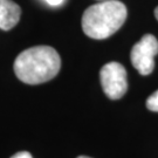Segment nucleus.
I'll use <instances>...</instances> for the list:
<instances>
[{
	"instance_id": "1",
	"label": "nucleus",
	"mask_w": 158,
	"mask_h": 158,
	"mask_svg": "<svg viewBox=\"0 0 158 158\" xmlns=\"http://www.w3.org/2000/svg\"><path fill=\"white\" fill-rule=\"evenodd\" d=\"M13 68L21 82L32 85H40L54 79L59 74L61 59L53 47L36 46L21 52L15 59Z\"/></svg>"
},
{
	"instance_id": "2",
	"label": "nucleus",
	"mask_w": 158,
	"mask_h": 158,
	"mask_svg": "<svg viewBox=\"0 0 158 158\" xmlns=\"http://www.w3.org/2000/svg\"><path fill=\"white\" fill-rule=\"evenodd\" d=\"M127 14V7L123 2L118 0H103L85 11L82 29L91 39H107L123 26Z\"/></svg>"
},
{
	"instance_id": "3",
	"label": "nucleus",
	"mask_w": 158,
	"mask_h": 158,
	"mask_svg": "<svg viewBox=\"0 0 158 158\" xmlns=\"http://www.w3.org/2000/svg\"><path fill=\"white\" fill-rule=\"evenodd\" d=\"M102 89L110 100H119L128 90L127 70L118 62H109L100 72Z\"/></svg>"
},
{
	"instance_id": "4",
	"label": "nucleus",
	"mask_w": 158,
	"mask_h": 158,
	"mask_svg": "<svg viewBox=\"0 0 158 158\" xmlns=\"http://www.w3.org/2000/svg\"><path fill=\"white\" fill-rule=\"evenodd\" d=\"M157 54L158 40L152 34H145L131 49V63L141 75L147 76L153 72Z\"/></svg>"
},
{
	"instance_id": "5",
	"label": "nucleus",
	"mask_w": 158,
	"mask_h": 158,
	"mask_svg": "<svg viewBox=\"0 0 158 158\" xmlns=\"http://www.w3.org/2000/svg\"><path fill=\"white\" fill-rule=\"evenodd\" d=\"M21 8L13 0H0V29L10 31L20 20Z\"/></svg>"
},
{
	"instance_id": "6",
	"label": "nucleus",
	"mask_w": 158,
	"mask_h": 158,
	"mask_svg": "<svg viewBox=\"0 0 158 158\" xmlns=\"http://www.w3.org/2000/svg\"><path fill=\"white\" fill-rule=\"evenodd\" d=\"M147 108L151 111L158 113V90H156L153 94L148 97L147 100Z\"/></svg>"
},
{
	"instance_id": "7",
	"label": "nucleus",
	"mask_w": 158,
	"mask_h": 158,
	"mask_svg": "<svg viewBox=\"0 0 158 158\" xmlns=\"http://www.w3.org/2000/svg\"><path fill=\"white\" fill-rule=\"evenodd\" d=\"M11 158H33L32 157V155L27 151H19L17 152L15 155H13Z\"/></svg>"
},
{
	"instance_id": "8",
	"label": "nucleus",
	"mask_w": 158,
	"mask_h": 158,
	"mask_svg": "<svg viewBox=\"0 0 158 158\" xmlns=\"http://www.w3.org/2000/svg\"><path fill=\"white\" fill-rule=\"evenodd\" d=\"M45 1L51 6H59L63 2V0H45Z\"/></svg>"
},
{
	"instance_id": "9",
	"label": "nucleus",
	"mask_w": 158,
	"mask_h": 158,
	"mask_svg": "<svg viewBox=\"0 0 158 158\" xmlns=\"http://www.w3.org/2000/svg\"><path fill=\"white\" fill-rule=\"evenodd\" d=\"M155 17H156V19L158 20V6L156 7V10H155Z\"/></svg>"
},
{
	"instance_id": "10",
	"label": "nucleus",
	"mask_w": 158,
	"mask_h": 158,
	"mask_svg": "<svg viewBox=\"0 0 158 158\" xmlns=\"http://www.w3.org/2000/svg\"><path fill=\"white\" fill-rule=\"evenodd\" d=\"M77 158H91V157H88V156H79Z\"/></svg>"
},
{
	"instance_id": "11",
	"label": "nucleus",
	"mask_w": 158,
	"mask_h": 158,
	"mask_svg": "<svg viewBox=\"0 0 158 158\" xmlns=\"http://www.w3.org/2000/svg\"><path fill=\"white\" fill-rule=\"evenodd\" d=\"M101 1H103V0H101Z\"/></svg>"
}]
</instances>
